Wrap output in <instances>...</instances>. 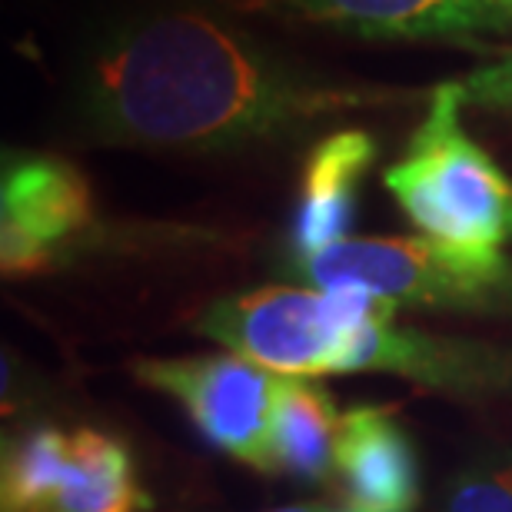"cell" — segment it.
<instances>
[{"label": "cell", "mask_w": 512, "mask_h": 512, "mask_svg": "<svg viewBox=\"0 0 512 512\" xmlns=\"http://www.w3.org/2000/svg\"><path fill=\"white\" fill-rule=\"evenodd\" d=\"M419 97L336 80L213 10L157 4L124 10L87 37L70 77V120L104 147L230 153Z\"/></svg>", "instance_id": "6da1fadb"}, {"label": "cell", "mask_w": 512, "mask_h": 512, "mask_svg": "<svg viewBox=\"0 0 512 512\" xmlns=\"http://www.w3.org/2000/svg\"><path fill=\"white\" fill-rule=\"evenodd\" d=\"M463 104V84L429 90L423 124L383 180L426 237L493 253L512 240V177L463 130Z\"/></svg>", "instance_id": "7a4b0ae2"}, {"label": "cell", "mask_w": 512, "mask_h": 512, "mask_svg": "<svg viewBox=\"0 0 512 512\" xmlns=\"http://www.w3.org/2000/svg\"><path fill=\"white\" fill-rule=\"evenodd\" d=\"M296 270L316 290H356L383 300L469 313H512V260L503 250H463L433 237H346Z\"/></svg>", "instance_id": "3957f363"}, {"label": "cell", "mask_w": 512, "mask_h": 512, "mask_svg": "<svg viewBox=\"0 0 512 512\" xmlns=\"http://www.w3.org/2000/svg\"><path fill=\"white\" fill-rule=\"evenodd\" d=\"M393 300L340 286H263L227 296L200 313L197 330L276 376H326L336 373L350 333Z\"/></svg>", "instance_id": "277c9868"}, {"label": "cell", "mask_w": 512, "mask_h": 512, "mask_svg": "<svg viewBox=\"0 0 512 512\" xmlns=\"http://www.w3.org/2000/svg\"><path fill=\"white\" fill-rule=\"evenodd\" d=\"M133 373L140 383L183 403L213 446L240 463L273 473L270 426L283 376L233 353L200 360H143Z\"/></svg>", "instance_id": "5b68a950"}, {"label": "cell", "mask_w": 512, "mask_h": 512, "mask_svg": "<svg viewBox=\"0 0 512 512\" xmlns=\"http://www.w3.org/2000/svg\"><path fill=\"white\" fill-rule=\"evenodd\" d=\"M94 223L90 183L74 163L47 153H7L0 177L4 276L47 270Z\"/></svg>", "instance_id": "8992f818"}, {"label": "cell", "mask_w": 512, "mask_h": 512, "mask_svg": "<svg viewBox=\"0 0 512 512\" xmlns=\"http://www.w3.org/2000/svg\"><path fill=\"white\" fill-rule=\"evenodd\" d=\"M323 24L363 40H439L483 47L512 34V0H227Z\"/></svg>", "instance_id": "52a82bcc"}, {"label": "cell", "mask_w": 512, "mask_h": 512, "mask_svg": "<svg viewBox=\"0 0 512 512\" xmlns=\"http://www.w3.org/2000/svg\"><path fill=\"white\" fill-rule=\"evenodd\" d=\"M396 303L363 320L346 340L336 373L386 370L406 380L443 386V389H479L503 386L512 380L509 363L489 346L433 340L423 333H406L393 323Z\"/></svg>", "instance_id": "ba28073f"}, {"label": "cell", "mask_w": 512, "mask_h": 512, "mask_svg": "<svg viewBox=\"0 0 512 512\" xmlns=\"http://www.w3.org/2000/svg\"><path fill=\"white\" fill-rule=\"evenodd\" d=\"M336 469L353 509L409 512L416 506L419 476L413 446L386 409L356 406L340 419Z\"/></svg>", "instance_id": "9c48e42d"}, {"label": "cell", "mask_w": 512, "mask_h": 512, "mask_svg": "<svg viewBox=\"0 0 512 512\" xmlns=\"http://www.w3.org/2000/svg\"><path fill=\"white\" fill-rule=\"evenodd\" d=\"M376 160V140L366 130H336L306 153L300 203L293 220L296 256L320 253L346 240L353 223L356 190Z\"/></svg>", "instance_id": "30bf717a"}, {"label": "cell", "mask_w": 512, "mask_h": 512, "mask_svg": "<svg viewBox=\"0 0 512 512\" xmlns=\"http://www.w3.org/2000/svg\"><path fill=\"white\" fill-rule=\"evenodd\" d=\"M150 506L124 443L94 429L70 436L64 476L40 512H140Z\"/></svg>", "instance_id": "8fae6325"}, {"label": "cell", "mask_w": 512, "mask_h": 512, "mask_svg": "<svg viewBox=\"0 0 512 512\" xmlns=\"http://www.w3.org/2000/svg\"><path fill=\"white\" fill-rule=\"evenodd\" d=\"M336 436L340 416L326 389L303 376H283L270 426L273 473L323 479L336 466Z\"/></svg>", "instance_id": "7c38bea8"}, {"label": "cell", "mask_w": 512, "mask_h": 512, "mask_svg": "<svg viewBox=\"0 0 512 512\" xmlns=\"http://www.w3.org/2000/svg\"><path fill=\"white\" fill-rule=\"evenodd\" d=\"M70 436L57 429H34L4 453L0 506L4 512H40L64 476Z\"/></svg>", "instance_id": "4fadbf2b"}, {"label": "cell", "mask_w": 512, "mask_h": 512, "mask_svg": "<svg viewBox=\"0 0 512 512\" xmlns=\"http://www.w3.org/2000/svg\"><path fill=\"white\" fill-rule=\"evenodd\" d=\"M453 512H512V469L463 483L453 496Z\"/></svg>", "instance_id": "5bb4252c"}, {"label": "cell", "mask_w": 512, "mask_h": 512, "mask_svg": "<svg viewBox=\"0 0 512 512\" xmlns=\"http://www.w3.org/2000/svg\"><path fill=\"white\" fill-rule=\"evenodd\" d=\"M273 512H326L320 506H290V509H273Z\"/></svg>", "instance_id": "9a60e30c"}, {"label": "cell", "mask_w": 512, "mask_h": 512, "mask_svg": "<svg viewBox=\"0 0 512 512\" xmlns=\"http://www.w3.org/2000/svg\"><path fill=\"white\" fill-rule=\"evenodd\" d=\"M350 512H360V509H350Z\"/></svg>", "instance_id": "2e32d148"}]
</instances>
